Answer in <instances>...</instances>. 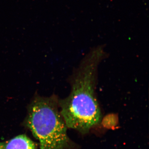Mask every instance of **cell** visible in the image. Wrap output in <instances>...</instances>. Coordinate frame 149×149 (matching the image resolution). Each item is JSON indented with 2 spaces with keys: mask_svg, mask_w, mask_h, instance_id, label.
Wrapping results in <instances>:
<instances>
[{
  "mask_svg": "<svg viewBox=\"0 0 149 149\" xmlns=\"http://www.w3.org/2000/svg\"><path fill=\"white\" fill-rule=\"evenodd\" d=\"M55 95L36 96L28 107L26 126L39 141L40 149H64L68 139Z\"/></svg>",
  "mask_w": 149,
  "mask_h": 149,
  "instance_id": "2",
  "label": "cell"
},
{
  "mask_svg": "<svg viewBox=\"0 0 149 149\" xmlns=\"http://www.w3.org/2000/svg\"><path fill=\"white\" fill-rule=\"evenodd\" d=\"M0 149H38L36 144L26 135H20L0 142Z\"/></svg>",
  "mask_w": 149,
  "mask_h": 149,
  "instance_id": "3",
  "label": "cell"
},
{
  "mask_svg": "<svg viewBox=\"0 0 149 149\" xmlns=\"http://www.w3.org/2000/svg\"><path fill=\"white\" fill-rule=\"evenodd\" d=\"M104 55L102 47L91 51L73 75L69 95L58 100L60 113L67 128L85 133L100 121L95 88L98 66Z\"/></svg>",
  "mask_w": 149,
  "mask_h": 149,
  "instance_id": "1",
  "label": "cell"
}]
</instances>
